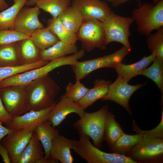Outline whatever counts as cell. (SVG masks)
Masks as SVG:
<instances>
[{
    "instance_id": "1",
    "label": "cell",
    "mask_w": 163,
    "mask_h": 163,
    "mask_svg": "<svg viewBox=\"0 0 163 163\" xmlns=\"http://www.w3.org/2000/svg\"><path fill=\"white\" fill-rule=\"evenodd\" d=\"M81 58L77 52L49 62L44 65L6 78L0 82V89L10 86L27 85L34 81L48 75L55 69L65 65L75 64Z\"/></svg>"
},
{
    "instance_id": "2",
    "label": "cell",
    "mask_w": 163,
    "mask_h": 163,
    "mask_svg": "<svg viewBox=\"0 0 163 163\" xmlns=\"http://www.w3.org/2000/svg\"><path fill=\"white\" fill-rule=\"evenodd\" d=\"M30 84L29 89H26L29 111L48 108L56 102L55 98L60 88L48 75Z\"/></svg>"
},
{
    "instance_id": "3",
    "label": "cell",
    "mask_w": 163,
    "mask_h": 163,
    "mask_svg": "<svg viewBox=\"0 0 163 163\" xmlns=\"http://www.w3.org/2000/svg\"><path fill=\"white\" fill-rule=\"evenodd\" d=\"M110 112L106 105L96 111L85 112L82 117L74 123L73 126L80 136L89 137L92 140L94 145L101 148L104 141L105 124Z\"/></svg>"
},
{
    "instance_id": "4",
    "label": "cell",
    "mask_w": 163,
    "mask_h": 163,
    "mask_svg": "<svg viewBox=\"0 0 163 163\" xmlns=\"http://www.w3.org/2000/svg\"><path fill=\"white\" fill-rule=\"evenodd\" d=\"M131 18L136 25L138 32L149 36L153 30L163 27V0L155 4H139L133 9Z\"/></svg>"
},
{
    "instance_id": "5",
    "label": "cell",
    "mask_w": 163,
    "mask_h": 163,
    "mask_svg": "<svg viewBox=\"0 0 163 163\" xmlns=\"http://www.w3.org/2000/svg\"><path fill=\"white\" fill-rule=\"evenodd\" d=\"M72 149L88 163H137L126 156L101 151L92 144L87 136H80Z\"/></svg>"
},
{
    "instance_id": "6",
    "label": "cell",
    "mask_w": 163,
    "mask_h": 163,
    "mask_svg": "<svg viewBox=\"0 0 163 163\" xmlns=\"http://www.w3.org/2000/svg\"><path fill=\"white\" fill-rule=\"evenodd\" d=\"M126 156L137 163L163 162V139L143 134Z\"/></svg>"
},
{
    "instance_id": "7",
    "label": "cell",
    "mask_w": 163,
    "mask_h": 163,
    "mask_svg": "<svg viewBox=\"0 0 163 163\" xmlns=\"http://www.w3.org/2000/svg\"><path fill=\"white\" fill-rule=\"evenodd\" d=\"M133 22L131 17L120 16L112 11L103 22L106 44L117 42L130 51L132 49L129 39L131 35L129 28Z\"/></svg>"
},
{
    "instance_id": "8",
    "label": "cell",
    "mask_w": 163,
    "mask_h": 163,
    "mask_svg": "<svg viewBox=\"0 0 163 163\" xmlns=\"http://www.w3.org/2000/svg\"><path fill=\"white\" fill-rule=\"evenodd\" d=\"M130 52L123 46L120 49L110 54L83 61H78L71 66L76 80L80 81L90 73L99 69L111 68L115 69Z\"/></svg>"
},
{
    "instance_id": "9",
    "label": "cell",
    "mask_w": 163,
    "mask_h": 163,
    "mask_svg": "<svg viewBox=\"0 0 163 163\" xmlns=\"http://www.w3.org/2000/svg\"><path fill=\"white\" fill-rule=\"evenodd\" d=\"M78 40L82 43V49L90 52L95 48L106 49L103 23L96 19L83 20L76 34Z\"/></svg>"
},
{
    "instance_id": "10",
    "label": "cell",
    "mask_w": 163,
    "mask_h": 163,
    "mask_svg": "<svg viewBox=\"0 0 163 163\" xmlns=\"http://www.w3.org/2000/svg\"><path fill=\"white\" fill-rule=\"evenodd\" d=\"M22 86H10L0 89L2 101L7 112L12 117L29 111L26 89Z\"/></svg>"
},
{
    "instance_id": "11",
    "label": "cell",
    "mask_w": 163,
    "mask_h": 163,
    "mask_svg": "<svg viewBox=\"0 0 163 163\" xmlns=\"http://www.w3.org/2000/svg\"><path fill=\"white\" fill-rule=\"evenodd\" d=\"M128 82L118 76L115 81L110 85L107 94L101 99L102 101H110L117 103L123 107L131 116L129 100L133 94L144 86L145 83L133 85L129 84Z\"/></svg>"
},
{
    "instance_id": "12",
    "label": "cell",
    "mask_w": 163,
    "mask_h": 163,
    "mask_svg": "<svg viewBox=\"0 0 163 163\" xmlns=\"http://www.w3.org/2000/svg\"><path fill=\"white\" fill-rule=\"evenodd\" d=\"M34 132L28 129L12 130L2 139V144L8 151L11 163H16Z\"/></svg>"
},
{
    "instance_id": "13",
    "label": "cell",
    "mask_w": 163,
    "mask_h": 163,
    "mask_svg": "<svg viewBox=\"0 0 163 163\" xmlns=\"http://www.w3.org/2000/svg\"><path fill=\"white\" fill-rule=\"evenodd\" d=\"M85 112V110L78 102L63 94L49 112L48 120L55 128L60 124L69 114L75 113L81 118Z\"/></svg>"
},
{
    "instance_id": "14",
    "label": "cell",
    "mask_w": 163,
    "mask_h": 163,
    "mask_svg": "<svg viewBox=\"0 0 163 163\" xmlns=\"http://www.w3.org/2000/svg\"><path fill=\"white\" fill-rule=\"evenodd\" d=\"M40 9L36 5L23 7L16 18L14 30L30 36L37 30L44 28L39 19Z\"/></svg>"
},
{
    "instance_id": "15",
    "label": "cell",
    "mask_w": 163,
    "mask_h": 163,
    "mask_svg": "<svg viewBox=\"0 0 163 163\" xmlns=\"http://www.w3.org/2000/svg\"><path fill=\"white\" fill-rule=\"evenodd\" d=\"M71 5L79 11L83 20L94 19L103 22L112 11L101 0H72Z\"/></svg>"
},
{
    "instance_id": "16",
    "label": "cell",
    "mask_w": 163,
    "mask_h": 163,
    "mask_svg": "<svg viewBox=\"0 0 163 163\" xmlns=\"http://www.w3.org/2000/svg\"><path fill=\"white\" fill-rule=\"evenodd\" d=\"M56 102L50 107L44 109L30 110L21 115L12 116L9 122L5 125L6 127L12 130L28 129L34 130L39 124L48 120L49 112Z\"/></svg>"
},
{
    "instance_id": "17",
    "label": "cell",
    "mask_w": 163,
    "mask_h": 163,
    "mask_svg": "<svg viewBox=\"0 0 163 163\" xmlns=\"http://www.w3.org/2000/svg\"><path fill=\"white\" fill-rule=\"evenodd\" d=\"M76 140L59 135L53 140L49 158L61 163H72L74 159L71 149Z\"/></svg>"
},
{
    "instance_id": "18",
    "label": "cell",
    "mask_w": 163,
    "mask_h": 163,
    "mask_svg": "<svg viewBox=\"0 0 163 163\" xmlns=\"http://www.w3.org/2000/svg\"><path fill=\"white\" fill-rule=\"evenodd\" d=\"M156 57L152 53L148 56H144L139 61L131 64L126 65L122 62L119 63L115 69L120 76L128 82L133 77L141 75L142 72L152 62Z\"/></svg>"
},
{
    "instance_id": "19",
    "label": "cell",
    "mask_w": 163,
    "mask_h": 163,
    "mask_svg": "<svg viewBox=\"0 0 163 163\" xmlns=\"http://www.w3.org/2000/svg\"><path fill=\"white\" fill-rule=\"evenodd\" d=\"M34 131L42 145L44 152V157L49 158L53 140L60 135L59 130L53 127L51 123L46 120L37 126Z\"/></svg>"
},
{
    "instance_id": "20",
    "label": "cell",
    "mask_w": 163,
    "mask_h": 163,
    "mask_svg": "<svg viewBox=\"0 0 163 163\" xmlns=\"http://www.w3.org/2000/svg\"><path fill=\"white\" fill-rule=\"evenodd\" d=\"M76 44H70L59 40L54 45L40 52L41 59L49 62L75 53L78 51Z\"/></svg>"
},
{
    "instance_id": "21",
    "label": "cell",
    "mask_w": 163,
    "mask_h": 163,
    "mask_svg": "<svg viewBox=\"0 0 163 163\" xmlns=\"http://www.w3.org/2000/svg\"><path fill=\"white\" fill-rule=\"evenodd\" d=\"M111 83V81L104 79H95L94 82V87L89 88L78 103L84 110L86 109L97 101L106 95L109 86Z\"/></svg>"
},
{
    "instance_id": "22",
    "label": "cell",
    "mask_w": 163,
    "mask_h": 163,
    "mask_svg": "<svg viewBox=\"0 0 163 163\" xmlns=\"http://www.w3.org/2000/svg\"><path fill=\"white\" fill-rule=\"evenodd\" d=\"M43 149L41 143L34 132L16 163H36L44 156Z\"/></svg>"
},
{
    "instance_id": "23",
    "label": "cell",
    "mask_w": 163,
    "mask_h": 163,
    "mask_svg": "<svg viewBox=\"0 0 163 163\" xmlns=\"http://www.w3.org/2000/svg\"><path fill=\"white\" fill-rule=\"evenodd\" d=\"M27 0H13V4L0 12V30H14L16 18Z\"/></svg>"
},
{
    "instance_id": "24",
    "label": "cell",
    "mask_w": 163,
    "mask_h": 163,
    "mask_svg": "<svg viewBox=\"0 0 163 163\" xmlns=\"http://www.w3.org/2000/svg\"><path fill=\"white\" fill-rule=\"evenodd\" d=\"M47 27L60 40L69 44H76L78 40L76 34L66 28L58 17L48 19Z\"/></svg>"
},
{
    "instance_id": "25",
    "label": "cell",
    "mask_w": 163,
    "mask_h": 163,
    "mask_svg": "<svg viewBox=\"0 0 163 163\" xmlns=\"http://www.w3.org/2000/svg\"><path fill=\"white\" fill-rule=\"evenodd\" d=\"M143 134L129 135L124 133L114 145L109 148L111 153L126 155L131 149L142 139Z\"/></svg>"
},
{
    "instance_id": "26",
    "label": "cell",
    "mask_w": 163,
    "mask_h": 163,
    "mask_svg": "<svg viewBox=\"0 0 163 163\" xmlns=\"http://www.w3.org/2000/svg\"><path fill=\"white\" fill-rule=\"evenodd\" d=\"M64 26L76 34L83 20L79 11L71 5L58 17Z\"/></svg>"
},
{
    "instance_id": "27",
    "label": "cell",
    "mask_w": 163,
    "mask_h": 163,
    "mask_svg": "<svg viewBox=\"0 0 163 163\" xmlns=\"http://www.w3.org/2000/svg\"><path fill=\"white\" fill-rule=\"evenodd\" d=\"M21 60L19 42L0 45V66H11Z\"/></svg>"
},
{
    "instance_id": "28",
    "label": "cell",
    "mask_w": 163,
    "mask_h": 163,
    "mask_svg": "<svg viewBox=\"0 0 163 163\" xmlns=\"http://www.w3.org/2000/svg\"><path fill=\"white\" fill-rule=\"evenodd\" d=\"M30 37L40 50L50 47L59 40L47 26L37 30L31 35Z\"/></svg>"
},
{
    "instance_id": "29",
    "label": "cell",
    "mask_w": 163,
    "mask_h": 163,
    "mask_svg": "<svg viewBox=\"0 0 163 163\" xmlns=\"http://www.w3.org/2000/svg\"><path fill=\"white\" fill-rule=\"evenodd\" d=\"M124 133L115 116L110 112L106 123L104 137L109 148L113 146Z\"/></svg>"
},
{
    "instance_id": "30",
    "label": "cell",
    "mask_w": 163,
    "mask_h": 163,
    "mask_svg": "<svg viewBox=\"0 0 163 163\" xmlns=\"http://www.w3.org/2000/svg\"><path fill=\"white\" fill-rule=\"evenodd\" d=\"M48 62L40 59L22 65L0 66V82L14 75L42 66Z\"/></svg>"
},
{
    "instance_id": "31",
    "label": "cell",
    "mask_w": 163,
    "mask_h": 163,
    "mask_svg": "<svg viewBox=\"0 0 163 163\" xmlns=\"http://www.w3.org/2000/svg\"><path fill=\"white\" fill-rule=\"evenodd\" d=\"M72 0H42L36 4L40 9L50 13L52 18L59 16L71 5Z\"/></svg>"
},
{
    "instance_id": "32",
    "label": "cell",
    "mask_w": 163,
    "mask_h": 163,
    "mask_svg": "<svg viewBox=\"0 0 163 163\" xmlns=\"http://www.w3.org/2000/svg\"><path fill=\"white\" fill-rule=\"evenodd\" d=\"M150 66L148 67L141 73L144 76L152 80L157 85L163 94V60L155 57Z\"/></svg>"
},
{
    "instance_id": "33",
    "label": "cell",
    "mask_w": 163,
    "mask_h": 163,
    "mask_svg": "<svg viewBox=\"0 0 163 163\" xmlns=\"http://www.w3.org/2000/svg\"><path fill=\"white\" fill-rule=\"evenodd\" d=\"M21 60L34 62L41 59L40 50L35 45L30 37L19 42Z\"/></svg>"
},
{
    "instance_id": "34",
    "label": "cell",
    "mask_w": 163,
    "mask_h": 163,
    "mask_svg": "<svg viewBox=\"0 0 163 163\" xmlns=\"http://www.w3.org/2000/svg\"><path fill=\"white\" fill-rule=\"evenodd\" d=\"M146 41L151 53L156 57L163 60V27L148 36Z\"/></svg>"
},
{
    "instance_id": "35",
    "label": "cell",
    "mask_w": 163,
    "mask_h": 163,
    "mask_svg": "<svg viewBox=\"0 0 163 163\" xmlns=\"http://www.w3.org/2000/svg\"><path fill=\"white\" fill-rule=\"evenodd\" d=\"M89 88H86L80 80H76L75 84L69 82L63 94L74 101L78 102L86 94Z\"/></svg>"
},
{
    "instance_id": "36",
    "label": "cell",
    "mask_w": 163,
    "mask_h": 163,
    "mask_svg": "<svg viewBox=\"0 0 163 163\" xmlns=\"http://www.w3.org/2000/svg\"><path fill=\"white\" fill-rule=\"evenodd\" d=\"M30 36L14 30H0V45L18 42Z\"/></svg>"
},
{
    "instance_id": "37",
    "label": "cell",
    "mask_w": 163,
    "mask_h": 163,
    "mask_svg": "<svg viewBox=\"0 0 163 163\" xmlns=\"http://www.w3.org/2000/svg\"><path fill=\"white\" fill-rule=\"evenodd\" d=\"M161 119L158 125L154 129L149 130H142L137 125L135 121L133 120L132 128L136 133L163 139V108L161 111Z\"/></svg>"
},
{
    "instance_id": "38",
    "label": "cell",
    "mask_w": 163,
    "mask_h": 163,
    "mask_svg": "<svg viewBox=\"0 0 163 163\" xmlns=\"http://www.w3.org/2000/svg\"><path fill=\"white\" fill-rule=\"evenodd\" d=\"M12 117L5 109L0 95V121L6 125L9 122Z\"/></svg>"
},
{
    "instance_id": "39",
    "label": "cell",
    "mask_w": 163,
    "mask_h": 163,
    "mask_svg": "<svg viewBox=\"0 0 163 163\" xmlns=\"http://www.w3.org/2000/svg\"><path fill=\"white\" fill-rule=\"evenodd\" d=\"M0 155L2 156V161L5 163H10L11 161L8 151L0 142Z\"/></svg>"
},
{
    "instance_id": "40",
    "label": "cell",
    "mask_w": 163,
    "mask_h": 163,
    "mask_svg": "<svg viewBox=\"0 0 163 163\" xmlns=\"http://www.w3.org/2000/svg\"><path fill=\"white\" fill-rule=\"evenodd\" d=\"M2 122L0 121V142L6 135L10 133L12 130L6 127L3 126Z\"/></svg>"
},
{
    "instance_id": "41",
    "label": "cell",
    "mask_w": 163,
    "mask_h": 163,
    "mask_svg": "<svg viewBox=\"0 0 163 163\" xmlns=\"http://www.w3.org/2000/svg\"><path fill=\"white\" fill-rule=\"evenodd\" d=\"M59 161L51 159L50 158H46L44 157L38 160L36 163H57Z\"/></svg>"
},
{
    "instance_id": "42",
    "label": "cell",
    "mask_w": 163,
    "mask_h": 163,
    "mask_svg": "<svg viewBox=\"0 0 163 163\" xmlns=\"http://www.w3.org/2000/svg\"><path fill=\"white\" fill-rule=\"evenodd\" d=\"M129 0H112V4L113 7H116Z\"/></svg>"
},
{
    "instance_id": "43",
    "label": "cell",
    "mask_w": 163,
    "mask_h": 163,
    "mask_svg": "<svg viewBox=\"0 0 163 163\" xmlns=\"http://www.w3.org/2000/svg\"><path fill=\"white\" fill-rule=\"evenodd\" d=\"M8 7V5L5 0H0V12Z\"/></svg>"
},
{
    "instance_id": "44",
    "label": "cell",
    "mask_w": 163,
    "mask_h": 163,
    "mask_svg": "<svg viewBox=\"0 0 163 163\" xmlns=\"http://www.w3.org/2000/svg\"><path fill=\"white\" fill-rule=\"evenodd\" d=\"M41 0H27L25 5L29 7L35 6L38 2Z\"/></svg>"
},
{
    "instance_id": "45",
    "label": "cell",
    "mask_w": 163,
    "mask_h": 163,
    "mask_svg": "<svg viewBox=\"0 0 163 163\" xmlns=\"http://www.w3.org/2000/svg\"><path fill=\"white\" fill-rule=\"evenodd\" d=\"M160 0H153V3L155 4L158 2Z\"/></svg>"
}]
</instances>
